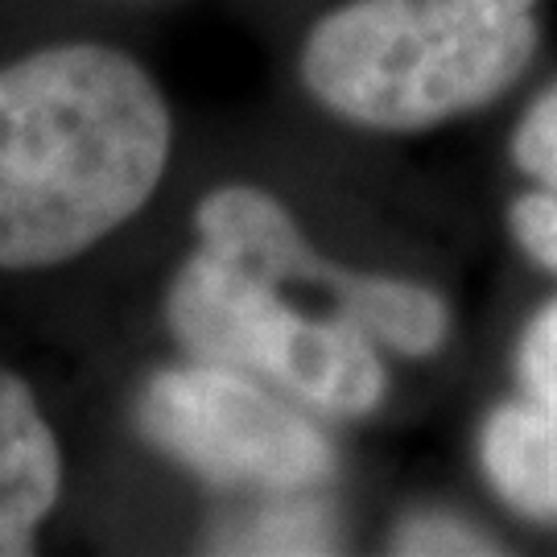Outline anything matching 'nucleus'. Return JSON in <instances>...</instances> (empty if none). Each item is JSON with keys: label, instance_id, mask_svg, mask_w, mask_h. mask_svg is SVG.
<instances>
[{"label": "nucleus", "instance_id": "9b49d317", "mask_svg": "<svg viewBox=\"0 0 557 557\" xmlns=\"http://www.w3.org/2000/svg\"><path fill=\"white\" fill-rule=\"evenodd\" d=\"M393 549L397 554H496V545L483 533L446 517L409 520L393 541Z\"/></svg>", "mask_w": 557, "mask_h": 557}, {"label": "nucleus", "instance_id": "9d476101", "mask_svg": "<svg viewBox=\"0 0 557 557\" xmlns=\"http://www.w3.org/2000/svg\"><path fill=\"white\" fill-rule=\"evenodd\" d=\"M508 227L517 244L524 248V257L537 260L541 269L557 273V195L533 186L529 195H520L508 211Z\"/></svg>", "mask_w": 557, "mask_h": 557}, {"label": "nucleus", "instance_id": "423d86ee", "mask_svg": "<svg viewBox=\"0 0 557 557\" xmlns=\"http://www.w3.org/2000/svg\"><path fill=\"white\" fill-rule=\"evenodd\" d=\"M517 380L479 434L483 475L512 512L557 520V298L520 335Z\"/></svg>", "mask_w": 557, "mask_h": 557}, {"label": "nucleus", "instance_id": "0eeeda50", "mask_svg": "<svg viewBox=\"0 0 557 557\" xmlns=\"http://www.w3.org/2000/svg\"><path fill=\"white\" fill-rule=\"evenodd\" d=\"M62 492L59 442L29 384L0 368V557L34 554L38 524Z\"/></svg>", "mask_w": 557, "mask_h": 557}, {"label": "nucleus", "instance_id": "39448f33", "mask_svg": "<svg viewBox=\"0 0 557 557\" xmlns=\"http://www.w3.org/2000/svg\"><path fill=\"white\" fill-rule=\"evenodd\" d=\"M195 232L211 248L273 269L289 289H301L310 298L343 301L368 335L400 356H430L446 338L450 319L434 289L397 277L347 273L331 260H322L306 244L298 223L289 220V211L257 186L211 190L195 211Z\"/></svg>", "mask_w": 557, "mask_h": 557}, {"label": "nucleus", "instance_id": "6e6552de", "mask_svg": "<svg viewBox=\"0 0 557 557\" xmlns=\"http://www.w3.org/2000/svg\"><path fill=\"white\" fill-rule=\"evenodd\" d=\"M220 549H239V554H326L335 549V529L322 517L319 504H277L273 512L239 524L223 533Z\"/></svg>", "mask_w": 557, "mask_h": 557}, {"label": "nucleus", "instance_id": "f03ea898", "mask_svg": "<svg viewBox=\"0 0 557 557\" xmlns=\"http://www.w3.org/2000/svg\"><path fill=\"white\" fill-rule=\"evenodd\" d=\"M537 0H351L310 29L301 83L380 133H421L475 112L524 75Z\"/></svg>", "mask_w": 557, "mask_h": 557}, {"label": "nucleus", "instance_id": "7ed1b4c3", "mask_svg": "<svg viewBox=\"0 0 557 557\" xmlns=\"http://www.w3.org/2000/svg\"><path fill=\"white\" fill-rule=\"evenodd\" d=\"M165 322L202 363H223L294 400L359 418L384 397L376 338L331 298H289V285L257 260L199 244L165 294Z\"/></svg>", "mask_w": 557, "mask_h": 557}, {"label": "nucleus", "instance_id": "1a4fd4ad", "mask_svg": "<svg viewBox=\"0 0 557 557\" xmlns=\"http://www.w3.org/2000/svg\"><path fill=\"white\" fill-rule=\"evenodd\" d=\"M512 161L524 178L557 195V83L545 87L512 133Z\"/></svg>", "mask_w": 557, "mask_h": 557}, {"label": "nucleus", "instance_id": "f257e3e1", "mask_svg": "<svg viewBox=\"0 0 557 557\" xmlns=\"http://www.w3.org/2000/svg\"><path fill=\"white\" fill-rule=\"evenodd\" d=\"M170 108L128 54L46 46L0 71V269L79 257L153 199Z\"/></svg>", "mask_w": 557, "mask_h": 557}, {"label": "nucleus", "instance_id": "20e7f679", "mask_svg": "<svg viewBox=\"0 0 557 557\" xmlns=\"http://www.w3.org/2000/svg\"><path fill=\"white\" fill-rule=\"evenodd\" d=\"M137 430L220 487L298 496L335 479V446L319 425L223 363L158 372L140 393Z\"/></svg>", "mask_w": 557, "mask_h": 557}]
</instances>
